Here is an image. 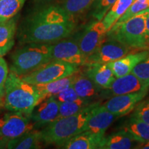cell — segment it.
I'll return each mask as SVG.
<instances>
[{"instance_id":"cell-1","label":"cell","mask_w":149,"mask_h":149,"mask_svg":"<svg viewBox=\"0 0 149 149\" xmlns=\"http://www.w3.org/2000/svg\"><path fill=\"white\" fill-rule=\"evenodd\" d=\"M74 22L61 6L42 4L31 13L19 33V42L54 44L66 38L73 32Z\"/></svg>"},{"instance_id":"cell-2","label":"cell","mask_w":149,"mask_h":149,"mask_svg":"<svg viewBox=\"0 0 149 149\" xmlns=\"http://www.w3.org/2000/svg\"><path fill=\"white\" fill-rule=\"evenodd\" d=\"M97 102L76 114L58 118L41 130L43 143L63 146L70 139L87 130L91 111Z\"/></svg>"},{"instance_id":"cell-3","label":"cell","mask_w":149,"mask_h":149,"mask_svg":"<svg viewBox=\"0 0 149 149\" xmlns=\"http://www.w3.org/2000/svg\"><path fill=\"white\" fill-rule=\"evenodd\" d=\"M40 99L35 85L25 81L13 72L8 73L5 84L6 109L30 115Z\"/></svg>"},{"instance_id":"cell-4","label":"cell","mask_w":149,"mask_h":149,"mask_svg":"<svg viewBox=\"0 0 149 149\" xmlns=\"http://www.w3.org/2000/svg\"><path fill=\"white\" fill-rule=\"evenodd\" d=\"M53 44L28 43L14 52L11 57L10 70L22 76L37 70L53 59Z\"/></svg>"},{"instance_id":"cell-5","label":"cell","mask_w":149,"mask_h":149,"mask_svg":"<svg viewBox=\"0 0 149 149\" xmlns=\"http://www.w3.org/2000/svg\"><path fill=\"white\" fill-rule=\"evenodd\" d=\"M149 8L122 24H115L107 31V38L114 39L130 48L145 49L147 44L145 38L146 17Z\"/></svg>"},{"instance_id":"cell-6","label":"cell","mask_w":149,"mask_h":149,"mask_svg":"<svg viewBox=\"0 0 149 149\" xmlns=\"http://www.w3.org/2000/svg\"><path fill=\"white\" fill-rule=\"evenodd\" d=\"M77 71H78V66L52 59L34 71L20 77L26 82L36 85L62 79Z\"/></svg>"},{"instance_id":"cell-7","label":"cell","mask_w":149,"mask_h":149,"mask_svg":"<svg viewBox=\"0 0 149 149\" xmlns=\"http://www.w3.org/2000/svg\"><path fill=\"white\" fill-rule=\"evenodd\" d=\"M35 129L30 115L10 111L0 113V137L12 139Z\"/></svg>"},{"instance_id":"cell-8","label":"cell","mask_w":149,"mask_h":149,"mask_svg":"<svg viewBox=\"0 0 149 149\" xmlns=\"http://www.w3.org/2000/svg\"><path fill=\"white\" fill-rule=\"evenodd\" d=\"M130 47L114 39L107 38L96 51L86 58V66L97 64H109L127 55Z\"/></svg>"},{"instance_id":"cell-9","label":"cell","mask_w":149,"mask_h":149,"mask_svg":"<svg viewBox=\"0 0 149 149\" xmlns=\"http://www.w3.org/2000/svg\"><path fill=\"white\" fill-rule=\"evenodd\" d=\"M53 59L64 61L76 66L86 64V57L80 49L78 39H63L53 44Z\"/></svg>"},{"instance_id":"cell-10","label":"cell","mask_w":149,"mask_h":149,"mask_svg":"<svg viewBox=\"0 0 149 149\" xmlns=\"http://www.w3.org/2000/svg\"><path fill=\"white\" fill-rule=\"evenodd\" d=\"M107 30L102 20L93 22L84 30L82 35L78 38L80 49L86 57L96 51L105 40Z\"/></svg>"},{"instance_id":"cell-11","label":"cell","mask_w":149,"mask_h":149,"mask_svg":"<svg viewBox=\"0 0 149 149\" xmlns=\"http://www.w3.org/2000/svg\"><path fill=\"white\" fill-rule=\"evenodd\" d=\"M148 88L138 92L113 96L102 105L106 109L118 117L130 113L148 93Z\"/></svg>"},{"instance_id":"cell-12","label":"cell","mask_w":149,"mask_h":149,"mask_svg":"<svg viewBox=\"0 0 149 149\" xmlns=\"http://www.w3.org/2000/svg\"><path fill=\"white\" fill-rule=\"evenodd\" d=\"M59 102L53 96L39 102L33 108L30 117L35 129L42 128L59 118Z\"/></svg>"},{"instance_id":"cell-13","label":"cell","mask_w":149,"mask_h":149,"mask_svg":"<svg viewBox=\"0 0 149 149\" xmlns=\"http://www.w3.org/2000/svg\"><path fill=\"white\" fill-rule=\"evenodd\" d=\"M149 87L133 73H129L115 79L110 87L102 89L100 97L107 99L113 96L138 92Z\"/></svg>"},{"instance_id":"cell-14","label":"cell","mask_w":149,"mask_h":149,"mask_svg":"<svg viewBox=\"0 0 149 149\" xmlns=\"http://www.w3.org/2000/svg\"><path fill=\"white\" fill-rule=\"evenodd\" d=\"M117 117H118L106 109L103 105H100V104H97L91 111L86 130L90 131L102 140L104 137L105 132Z\"/></svg>"},{"instance_id":"cell-15","label":"cell","mask_w":149,"mask_h":149,"mask_svg":"<svg viewBox=\"0 0 149 149\" xmlns=\"http://www.w3.org/2000/svg\"><path fill=\"white\" fill-rule=\"evenodd\" d=\"M149 57L148 50H144L137 53L127 54L122 58L108 64L115 77H120L130 73L136 65Z\"/></svg>"},{"instance_id":"cell-16","label":"cell","mask_w":149,"mask_h":149,"mask_svg":"<svg viewBox=\"0 0 149 149\" xmlns=\"http://www.w3.org/2000/svg\"><path fill=\"white\" fill-rule=\"evenodd\" d=\"M72 87L78 97L83 100L95 102H94L95 100L97 97H100L102 88L85 73L78 74Z\"/></svg>"},{"instance_id":"cell-17","label":"cell","mask_w":149,"mask_h":149,"mask_svg":"<svg viewBox=\"0 0 149 149\" xmlns=\"http://www.w3.org/2000/svg\"><path fill=\"white\" fill-rule=\"evenodd\" d=\"M78 74L79 72L77 71L69 76L62 78V79L46 84H40L35 85V88H37L40 95L39 102L42 101L46 98L55 95L56 94L61 92V91L71 86L75 81Z\"/></svg>"},{"instance_id":"cell-18","label":"cell","mask_w":149,"mask_h":149,"mask_svg":"<svg viewBox=\"0 0 149 149\" xmlns=\"http://www.w3.org/2000/svg\"><path fill=\"white\" fill-rule=\"evenodd\" d=\"M85 74L102 89L110 87L115 77L108 64H97L87 66Z\"/></svg>"},{"instance_id":"cell-19","label":"cell","mask_w":149,"mask_h":149,"mask_svg":"<svg viewBox=\"0 0 149 149\" xmlns=\"http://www.w3.org/2000/svg\"><path fill=\"white\" fill-rule=\"evenodd\" d=\"M137 142L124 130L104 137L100 144V149H129Z\"/></svg>"},{"instance_id":"cell-20","label":"cell","mask_w":149,"mask_h":149,"mask_svg":"<svg viewBox=\"0 0 149 149\" xmlns=\"http://www.w3.org/2000/svg\"><path fill=\"white\" fill-rule=\"evenodd\" d=\"M43 142L41 130L33 129L15 138L9 139L6 148L34 149L40 148Z\"/></svg>"},{"instance_id":"cell-21","label":"cell","mask_w":149,"mask_h":149,"mask_svg":"<svg viewBox=\"0 0 149 149\" xmlns=\"http://www.w3.org/2000/svg\"><path fill=\"white\" fill-rule=\"evenodd\" d=\"M17 20L13 17L0 22V56L6 55L15 44Z\"/></svg>"},{"instance_id":"cell-22","label":"cell","mask_w":149,"mask_h":149,"mask_svg":"<svg viewBox=\"0 0 149 149\" xmlns=\"http://www.w3.org/2000/svg\"><path fill=\"white\" fill-rule=\"evenodd\" d=\"M101 141V139L97 138L90 131L85 130L70 139L61 148L66 149L99 148Z\"/></svg>"},{"instance_id":"cell-23","label":"cell","mask_w":149,"mask_h":149,"mask_svg":"<svg viewBox=\"0 0 149 149\" xmlns=\"http://www.w3.org/2000/svg\"><path fill=\"white\" fill-rule=\"evenodd\" d=\"M123 130L141 144L149 141V124L130 117L123 126Z\"/></svg>"},{"instance_id":"cell-24","label":"cell","mask_w":149,"mask_h":149,"mask_svg":"<svg viewBox=\"0 0 149 149\" xmlns=\"http://www.w3.org/2000/svg\"><path fill=\"white\" fill-rule=\"evenodd\" d=\"M134 1L135 0H116L102 19L107 31H109L117 20L125 13Z\"/></svg>"},{"instance_id":"cell-25","label":"cell","mask_w":149,"mask_h":149,"mask_svg":"<svg viewBox=\"0 0 149 149\" xmlns=\"http://www.w3.org/2000/svg\"><path fill=\"white\" fill-rule=\"evenodd\" d=\"M26 0H0V22L14 17Z\"/></svg>"},{"instance_id":"cell-26","label":"cell","mask_w":149,"mask_h":149,"mask_svg":"<svg viewBox=\"0 0 149 149\" xmlns=\"http://www.w3.org/2000/svg\"><path fill=\"white\" fill-rule=\"evenodd\" d=\"M93 103L94 102H89L88 100H83L81 98L77 99L74 101L59 103V118L76 114L88 107Z\"/></svg>"},{"instance_id":"cell-27","label":"cell","mask_w":149,"mask_h":149,"mask_svg":"<svg viewBox=\"0 0 149 149\" xmlns=\"http://www.w3.org/2000/svg\"><path fill=\"white\" fill-rule=\"evenodd\" d=\"M93 1L94 0H64L61 7L73 18L83 14L90 8Z\"/></svg>"},{"instance_id":"cell-28","label":"cell","mask_w":149,"mask_h":149,"mask_svg":"<svg viewBox=\"0 0 149 149\" xmlns=\"http://www.w3.org/2000/svg\"><path fill=\"white\" fill-rule=\"evenodd\" d=\"M116 0H94L91 6V13L97 21L103 19Z\"/></svg>"},{"instance_id":"cell-29","label":"cell","mask_w":149,"mask_h":149,"mask_svg":"<svg viewBox=\"0 0 149 149\" xmlns=\"http://www.w3.org/2000/svg\"><path fill=\"white\" fill-rule=\"evenodd\" d=\"M149 8V3L141 2V1H137V0H135V1L130 6L129 8L127 9L125 13L121 17L117 20L115 24H122L123 22L127 21L133 17L135 16L141 11H144L146 9Z\"/></svg>"},{"instance_id":"cell-30","label":"cell","mask_w":149,"mask_h":149,"mask_svg":"<svg viewBox=\"0 0 149 149\" xmlns=\"http://www.w3.org/2000/svg\"><path fill=\"white\" fill-rule=\"evenodd\" d=\"M131 72L149 87V57L136 65Z\"/></svg>"},{"instance_id":"cell-31","label":"cell","mask_w":149,"mask_h":149,"mask_svg":"<svg viewBox=\"0 0 149 149\" xmlns=\"http://www.w3.org/2000/svg\"><path fill=\"white\" fill-rule=\"evenodd\" d=\"M131 117L149 124V103L142 102L136 106Z\"/></svg>"},{"instance_id":"cell-32","label":"cell","mask_w":149,"mask_h":149,"mask_svg":"<svg viewBox=\"0 0 149 149\" xmlns=\"http://www.w3.org/2000/svg\"><path fill=\"white\" fill-rule=\"evenodd\" d=\"M8 75V65L6 61L0 56V104L4 102L5 84Z\"/></svg>"},{"instance_id":"cell-33","label":"cell","mask_w":149,"mask_h":149,"mask_svg":"<svg viewBox=\"0 0 149 149\" xmlns=\"http://www.w3.org/2000/svg\"><path fill=\"white\" fill-rule=\"evenodd\" d=\"M59 103H64V102H71L77 100L79 97H78L77 93L75 92L72 86L68 87L64 90L61 91L53 96Z\"/></svg>"},{"instance_id":"cell-34","label":"cell","mask_w":149,"mask_h":149,"mask_svg":"<svg viewBox=\"0 0 149 149\" xmlns=\"http://www.w3.org/2000/svg\"><path fill=\"white\" fill-rule=\"evenodd\" d=\"M145 38H146V42L147 47L149 46V11L147 13L146 17V27H145Z\"/></svg>"},{"instance_id":"cell-35","label":"cell","mask_w":149,"mask_h":149,"mask_svg":"<svg viewBox=\"0 0 149 149\" xmlns=\"http://www.w3.org/2000/svg\"><path fill=\"white\" fill-rule=\"evenodd\" d=\"M35 2L37 3L39 5H42V4H46V3H48L51 1H55V0H34Z\"/></svg>"},{"instance_id":"cell-36","label":"cell","mask_w":149,"mask_h":149,"mask_svg":"<svg viewBox=\"0 0 149 149\" xmlns=\"http://www.w3.org/2000/svg\"><path fill=\"white\" fill-rule=\"evenodd\" d=\"M140 148H144V149H149V141L146 143H144V144H143L142 146L141 147H139Z\"/></svg>"},{"instance_id":"cell-37","label":"cell","mask_w":149,"mask_h":149,"mask_svg":"<svg viewBox=\"0 0 149 149\" xmlns=\"http://www.w3.org/2000/svg\"><path fill=\"white\" fill-rule=\"evenodd\" d=\"M148 103H149V100H148Z\"/></svg>"}]
</instances>
